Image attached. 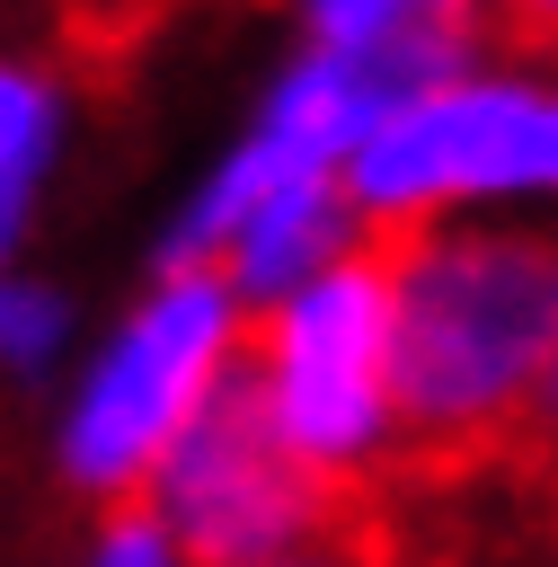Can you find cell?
Instances as JSON below:
<instances>
[{"instance_id":"6da1fadb","label":"cell","mask_w":558,"mask_h":567,"mask_svg":"<svg viewBox=\"0 0 558 567\" xmlns=\"http://www.w3.org/2000/svg\"><path fill=\"white\" fill-rule=\"evenodd\" d=\"M381 239L407 452L469 461L531 434V399L558 346V239L487 221H425Z\"/></svg>"},{"instance_id":"7a4b0ae2","label":"cell","mask_w":558,"mask_h":567,"mask_svg":"<svg viewBox=\"0 0 558 567\" xmlns=\"http://www.w3.org/2000/svg\"><path fill=\"white\" fill-rule=\"evenodd\" d=\"M248 390L266 425L345 496L407 452L390 363V239L363 230L328 275L248 319Z\"/></svg>"},{"instance_id":"3957f363","label":"cell","mask_w":558,"mask_h":567,"mask_svg":"<svg viewBox=\"0 0 558 567\" xmlns=\"http://www.w3.org/2000/svg\"><path fill=\"white\" fill-rule=\"evenodd\" d=\"M248 301L221 266H168L159 292L106 337L89 363L71 416H62V470L89 496H142L159 461L186 443V425L239 381L248 363Z\"/></svg>"},{"instance_id":"277c9868","label":"cell","mask_w":558,"mask_h":567,"mask_svg":"<svg viewBox=\"0 0 558 567\" xmlns=\"http://www.w3.org/2000/svg\"><path fill=\"white\" fill-rule=\"evenodd\" d=\"M345 195L363 230H425L469 204H523V195L558 204V89L443 80L354 142Z\"/></svg>"},{"instance_id":"5b68a950","label":"cell","mask_w":558,"mask_h":567,"mask_svg":"<svg viewBox=\"0 0 558 567\" xmlns=\"http://www.w3.org/2000/svg\"><path fill=\"white\" fill-rule=\"evenodd\" d=\"M142 505L168 523V540L195 567H275V558L328 540V523H337V487L266 425V408L248 390V363L186 425V443L159 461Z\"/></svg>"},{"instance_id":"8992f818","label":"cell","mask_w":558,"mask_h":567,"mask_svg":"<svg viewBox=\"0 0 558 567\" xmlns=\"http://www.w3.org/2000/svg\"><path fill=\"white\" fill-rule=\"evenodd\" d=\"M345 248H363V213H354V195H345V168H310V177H283V186L230 230V248H221L213 266L230 275V292H239L248 310H266V301L301 292L310 275H328Z\"/></svg>"},{"instance_id":"52a82bcc","label":"cell","mask_w":558,"mask_h":567,"mask_svg":"<svg viewBox=\"0 0 558 567\" xmlns=\"http://www.w3.org/2000/svg\"><path fill=\"white\" fill-rule=\"evenodd\" d=\"M44 151H53V97L27 71L0 62V257L18 239V213H27V186H35Z\"/></svg>"},{"instance_id":"ba28073f","label":"cell","mask_w":558,"mask_h":567,"mask_svg":"<svg viewBox=\"0 0 558 567\" xmlns=\"http://www.w3.org/2000/svg\"><path fill=\"white\" fill-rule=\"evenodd\" d=\"M62 337V301L35 292V284H0V354L9 363H44Z\"/></svg>"},{"instance_id":"9c48e42d","label":"cell","mask_w":558,"mask_h":567,"mask_svg":"<svg viewBox=\"0 0 558 567\" xmlns=\"http://www.w3.org/2000/svg\"><path fill=\"white\" fill-rule=\"evenodd\" d=\"M478 18H487V35H514V44H549L558 53V0H487Z\"/></svg>"},{"instance_id":"30bf717a","label":"cell","mask_w":558,"mask_h":567,"mask_svg":"<svg viewBox=\"0 0 558 567\" xmlns=\"http://www.w3.org/2000/svg\"><path fill=\"white\" fill-rule=\"evenodd\" d=\"M531 434L558 452V346H549V372H540V399H531Z\"/></svg>"},{"instance_id":"8fae6325","label":"cell","mask_w":558,"mask_h":567,"mask_svg":"<svg viewBox=\"0 0 558 567\" xmlns=\"http://www.w3.org/2000/svg\"><path fill=\"white\" fill-rule=\"evenodd\" d=\"M275 567H372V558H354V549H337V540H310V549L275 558Z\"/></svg>"}]
</instances>
